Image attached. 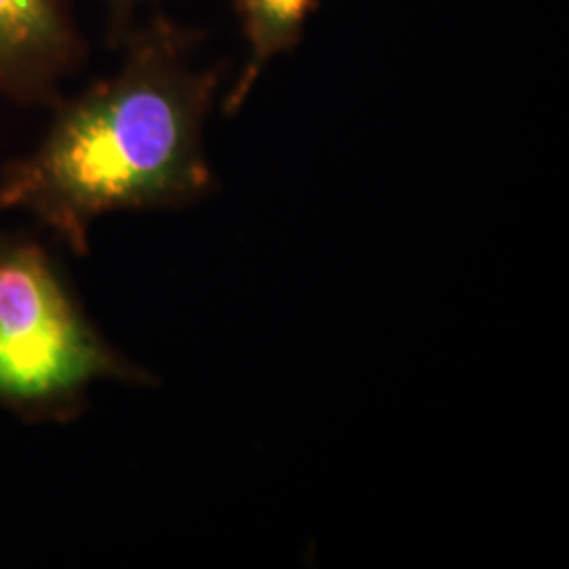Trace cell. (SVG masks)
Instances as JSON below:
<instances>
[{
	"instance_id": "1",
	"label": "cell",
	"mask_w": 569,
	"mask_h": 569,
	"mask_svg": "<svg viewBox=\"0 0 569 569\" xmlns=\"http://www.w3.org/2000/svg\"><path fill=\"white\" fill-rule=\"evenodd\" d=\"M197 37L157 16L127 37L119 72L56 102L39 148L7 164L0 209H20L77 256L106 213L197 203L213 192L203 127L220 68L194 66Z\"/></svg>"
},
{
	"instance_id": "2",
	"label": "cell",
	"mask_w": 569,
	"mask_h": 569,
	"mask_svg": "<svg viewBox=\"0 0 569 569\" xmlns=\"http://www.w3.org/2000/svg\"><path fill=\"white\" fill-rule=\"evenodd\" d=\"M100 380L152 382L103 340L41 243L0 234V406L63 425Z\"/></svg>"
},
{
	"instance_id": "3",
	"label": "cell",
	"mask_w": 569,
	"mask_h": 569,
	"mask_svg": "<svg viewBox=\"0 0 569 569\" xmlns=\"http://www.w3.org/2000/svg\"><path fill=\"white\" fill-rule=\"evenodd\" d=\"M84 58L72 0H0V93L60 102V84Z\"/></svg>"
},
{
	"instance_id": "4",
	"label": "cell",
	"mask_w": 569,
	"mask_h": 569,
	"mask_svg": "<svg viewBox=\"0 0 569 569\" xmlns=\"http://www.w3.org/2000/svg\"><path fill=\"white\" fill-rule=\"evenodd\" d=\"M243 23L249 41V60L241 77L226 98L224 110L234 114L243 106L249 91L262 77L266 63L274 56L293 49L302 34L308 16L317 0H230Z\"/></svg>"
},
{
	"instance_id": "5",
	"label": "cell",
	"mask_w": 569,
	"mask_h": 569,
	"mask_svg": "<svg viewBox=\"0 0 569 569\" xmlns=\"http://www.w3.org/2000/svg\"><path fill=\"white\" fill-rule=\"evenodd\" d=\"M142 2H148V0H106V4L110 9V16H112V21H114V32L117 34H121V37L127 34L129 20H131L136 7L142 4Z\"/></svg>"
}]
</instances>
